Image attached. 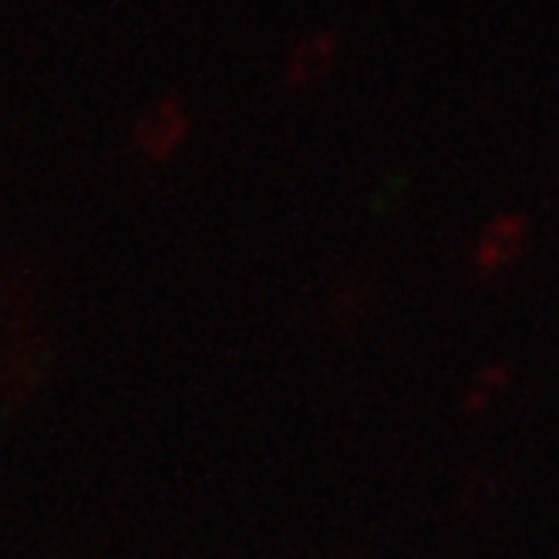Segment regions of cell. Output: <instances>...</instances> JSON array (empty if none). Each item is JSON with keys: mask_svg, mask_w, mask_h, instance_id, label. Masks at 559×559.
Instances as JSON below:
<instances>
[{"mask_svg": "<svg viewBox=\"0 0 559 559\" xmlns=\"http://www.w3.org/2000/svg\"><path fill=\"white\" fill-rule=\"evenodd\" d=\"M189 129V115L182 108V98L176 92H166L158 98L135 126V142L142 145V152H148L152 158H166L176 152V145L182 142Z\"/></svg>", "mask_w": 559, "mask_h": 559, "instance_id": "obj_1", "label": "cell"}, {"mask_svg": "<svg viewBox=\"0 0 559 559\" xmlns=\"http://www.w3.org/2000/svg\"><path fill=\"white\" fill-rule=\"evenodd\" d=\"M519 243H523V226L512 223V219L496 223L492 233L483 239V250H478V257H475V270L483 273V276L502 270L515 257Z\"/></svg>", "mask_w": 559, "mask_h": 559, "instance_id": "obj_2", "label": "cell"}, {"mask_svg": "<svg viewBox=\"0 0 559 559\" xmlns=\"http://www.w3.org/2000/svg\"><path fill=\"white\" fill-rule=\"evenodd\" d=\"M328 58H331V41H328V37H310V41H304V45L294 51L290 71H287V82H290V85L310 82V78H317V74L324 71Z\"/></svg>", "mask_w": 559, "mask_h": 559, "instance_id": "obj_3", "label": "cell"}, {"mask_svg": "<svg viewBox=\"0 0 559 559\" xmlns=\"http://www.w3.org/2000/svg\"><path fill=\"white\" fill-rule=\"evenodd\" d=\"M506 384H509V365H489L483 374L475 378L465 408H468V412H483V408H486V402H489V394L502 391Z\"/></svg>", "mask_w": 559, "mask_h": 559, "instance_id": "obj_4", "label": "cell"}]
</instances>
